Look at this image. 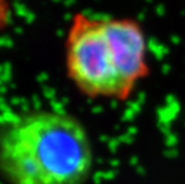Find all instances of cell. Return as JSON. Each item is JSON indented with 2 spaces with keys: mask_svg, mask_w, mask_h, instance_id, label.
Segmentation results:
<instances>
[{
  "mask_svg": "<svg viewBox=\"0 0 185 184\" xmlns=\"http://www.w3.org/2000/svg\"><path fill=\"white\" fill-rule=\"evenodd\" d=\"M92 167L89 133L72 115L39 110L0 127V175L10 184H85Z\"/></svg>",
  "mask_w": 185,
  "mask_h": 184,
  "instance_id": "obj_1",
  "label": "cell"
},
{
  "mask_svg": "<svg viewBox=\"0 0 185 184\" xmlns=\"http://www.w3.org/2000/svg\"><path fill=\"white\" fill-rule=\"evenodd\" d=\"M66 73L89 98L126 101L134 91L124 81L104 17L77 12L64 41Z\"/></svg>",
  "mask_w": 185,
  "mask_h": 184,
  "instance_id": "obj_2",
  "label": "cell"
},
{
  "mask_svg": "<svg viewBox=\"0 0 185 184\" xmlns=\"http://www.w3.org/2000/svg\"><path fill=\"white\" fill-rule=\"evenodd\" d=\"M124 81L135 91L149 74L147 36L140 22L130 17H104Z\"/></svg>",
  "mask_w": 185,
  "mask_h": 184,
  "instance_id": "obj_3",
  "label": "cell"
},
{
  "mask_svg": "<svg viewBox=\"0 0 185 184\" xmlns=\"http://www.w3.org/2000/svg\"><path fill=\"white\" fill-rule=\"evenodd\" d=\"M11 13H12L11 4L5 0H0V30H3L10 22Z\"/></svg>",
  "mask_w": 185,
  "mask_h": 184,
  "instance_id": "obj_4",
  "label": "cell"
}]
</instances>
